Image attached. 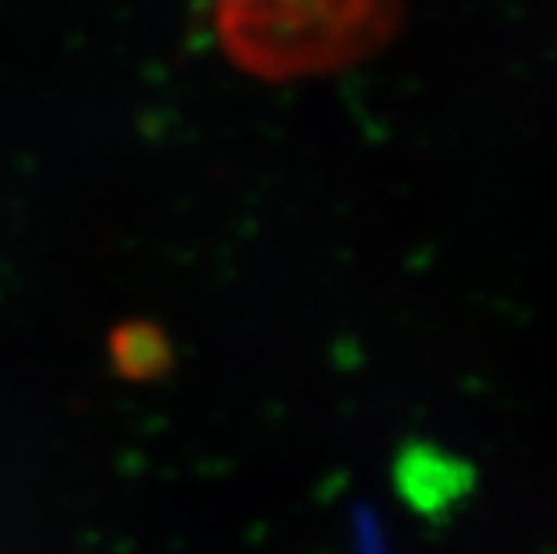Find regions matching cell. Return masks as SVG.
I'll return each mask as SVG.
<instances>
[{
	"label": "cell",
	"instance_id": "cell-1",
	"mask_svg": "<svg viewBox=\"0 0 557 554\" xmlns=\"http://www.w3.org/2000/svg\"><path fill=\"white\" fill-rule=\"evenodd\" d=\"M391 0H221V30L237 58L268 71L324 64L377 37Z\"/></svg>",
	"mask_w": 557,
	"mask_h": 554
}]
</instances>
